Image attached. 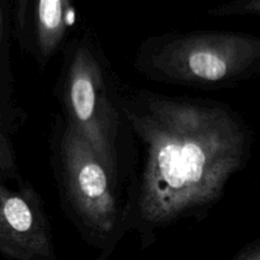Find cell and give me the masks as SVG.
<instances>
[{
	"mask_svg": "<svg viewBox=\"0 0 260 260\" xmlns=\"http://www.w3.org/2000/svg\"><path fill=\"white\" fill-rule=\"evenodd\" d=\"M141 167L126 200L128 231L149 248L160 230L202 221L253 152L251 127L228 103L119 86Z\"/></svg>",
	"mask_w": 260,
	"mask_h": 260,
	"instance_id": "6da1fadb",
	"label": "cell"
},
{
	"mask_svg": "<svg viewBox=\"0 0 260 260\" xmlns=\"http://www.w3.org/2000/svg\"><path fill=\"white\" fill-rule=\"evenodd\" d=\"M57 90L63 119L122 184L128 172L132 136L122 111L118 81L102 48L88 37L66 48Z\"/></svg>",
	"mask_w": 260,
	"mask_h": 260,
	"instance_id": "7a4b0ae2",
	"label": "cell"
},
{
	"mask_svg": "<svg viewBox=\"0 0 260 260\" xmlns=\"http://www.w3.org/2000/svg\"><path fill=\"white\" fill-rule=\"evenodd\" d=\"M51 160L63 211L84 240L101 250L118 244L128 231L122 184L62 116L53 124Z\"/></svg>",
	"mask_w": 260,
	"mask_h": 260,
	"instance_id": "3957f363",
	"label": "cell"
},
{
	"mask_svg": "<svg viewBox=\"0 0 260 260\" xmlns=\"http://www.w3.org/2000/svg\"><path fill=\"white\" fill-rule=\"evenodd\" d=\"M150 80L192 88H229L260 69V40L234 32H190L150 38L135 55Z\"/></svg>",
	"mask_w": 260,
	"mask_h": 260,
	"instance_id": "277c9868",
	"label": "cell"
},
{
	"mask_svg": "<svg viewBox=\"0 0 260 260\" xmlns=\"http://www.w3.org/2000/svg\"><path fill=\"white\" fill-rule=\"evenodd\" d=\"M0 254L12 260H56L50 221L35 188L0 182Z\"/></svg>",
	"mask_w": 260,
	"mask_h": 260,
	"instance_id": "5b68a950",
	"label": "cell"
},
{
	"mask_svg": "<svg viewBox=\"0 0 260 260\" xmlns=\"http://www.w3.org/2000/svg\"><path fill=\"white\" fill-rule=\"evenodd\" d=\"M70 0H37L35 15V50L45 68L60 50L70 24Z\"/></svg>",
	"mask_w": 260,
	"mask_h": 260,
	"instance_id": "8992f818",
	"label": "cell"
},
{
	"mask_svg": "<svg viewBox=\"0 0 260 260\" xmlns=\"http://www.w3.org/2000/svg\"><path fill=\"white\" fill-rule=\"evenodd\" d=\"M0 175L13 182H22L18 172L17 157L10 137V122L8 109L2 93H0Z\"/></svg>",
	"mask_w": 260,
	"mask_h": 260,
	"instance_id": "52a82bcc",
	"label": "cell"
},
{
	"mask_svg": "<svg viewBox=\"0 0 260 260\" xmlns=\"http://www.w3.org/2000/svg\"><path fill=\"white\" fill-rule=\"evenodd\" d=\"M260 0H234L217 9L211 10V15L223 17L234 14H259Z\"/></svg>",
	"mask_w": 260,
	"mask_h": 260,
	"instance_id": "ba28073f",
	"label": "cell"
},
{
	"mask_svg": "<svg viewBox=\"0 0 260 260\" xmlns=\"http://www.w3.org/2000/svg\"><path fill=\"white\" fill-rule=\"evenodd\" d=\"M233 260H260V240L255 239L251 243L246 244Z\"/></svg>",
	"mask_w": 260,
	"mask_h": 260,
	"instance_id": "9c48e42d",
	"label": "cell"
},
{
	"mask_svg": "<svg viewBox=\"0 0 260 260\" xmlns=\"http://www.w3.org/2000/svg\"><path fill=\"white\" fill-rule=\"evenodd\" d=\"M28 0H17V23L20 30L25 24V12H27Z\"/></svg>",
	"mask_w": 260,
	"mask_h": 260,
	"instance_id": "30bf717a",
	"label": "cell"
},
{
	"mask_svg": "<svg viewBox=\"0 0 260 260\" xmlns=\"http://www.w3.org/2000/svg\"><path fill=\"white\" fill-rule=\"evenodd\" d=\"M5 45V24H4V17H3L2 5H0V53L4 50Z\"/></svg>",
	"mask_w": 260,
	"mask_h": 260,
	"instance_id": "8fae6325",
	"label": "cell"
},
{
	"mask_svg": "<svg viewBox=\"0 0 260 260\" xmlns=\"http://www.w3.org/2000/svg\"><path fill=\"white\" fill-rule=\"evenodd\" d=\"M117 246V244H111V245H108L107 248H104L103 250H102L101 255H99V258L96 260H108L109 256L112 255V253H113L114 248Z\"/></svg>",
	"mask_w": 260,
	"mask_h": 260,
	"instance_id": "7c38bea8",
	"label": "cell"
}]
</instances>
